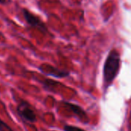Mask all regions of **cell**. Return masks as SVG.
<instances>
[{
  "label": "cell",
  "instance_id": "obj_2",
  "mask_svg": "<svg viewBox=\"0 0 131 131\" xmlns=\"http://www.w3.org/2000/svg\"><path fill=\"white\" fill-rule=\"evenodd\" d=\"M21 13L23 15L24 19L28 26L33 28H36L43 33H48V27L45 23L36 15L32 13L28 9L23 8H21Z\"/></svg>",
  "mask_w": 131,
  "mask_h": 131
},
{
  "label": "cell",
  "instance_id": "obj_5",
  "mask_svg": "<svg viewBox=\"0 0 131 131\" xmlns=\"http://www.w3.org/2000/svg\"><path fill=\"white\" fill-rule=\"evenodd\" d=\"M71 109V111L74 112V113H75V114H77L78 115H82V114H85V113H84V111H83V109H81L79 106H78V105H74V104H70V103H65Z\"/></svg>",
  "mask_w": 131,
  "mask_h": 131
},
{
  "label": "cell",
  "instance_id": "obj_4",
  "mask_svg": "<svg viewBox=\"0 0 131 131\" xmlns=\"http://www.w3.org/2000/svg\"><path fill=\"white\" fill-rule=\"evenodd\" d=\"M38 68L44 74L58 78H63L68 77L70 75V72L67 71L60 70L50 64H41Z\"/></svg>",
  "mask_w": 131,
  "mask_h": 131
},
{
  "label": "cell",
  "instance_id": "obj_7",
  "mask_svg": "<svg viewBox=\"0 0 131 131\" xmlns=\"http://www.w3.org/2000/svg\"><path fill=\"white\" fill-rule=\"evenodd\" d=\"M64 131H85L83 129H81L77 127L71 126V125H65L64 127Z\"/></svg>",
  "mask_w": 131,
  "mask_h": 131
},
{
  "label": "cell",
  "instance_id": "obj_1",
  "mask_svg": "<svg viewBox=\"0 0 131 131\" xmlns=\"http://www.w3.org/2000/svg\"><path fill=\"white\" fill-rule=\"evenodd\" d=\"M121 55L116 49H112L108 54L104 65V81L105 87L111 84L117 76L121 67Z\"/></svg>",
  "mask_w": 131,
  "mask_h": 131
},
{
  "label": "cell",
  "instance_id": "obj_3",
  "mask_svg": "<svg viewBox=\"0 0 131 131\" xmlns=\"http://www.w3.org/2000/svg\"><path fill=\"white\" fill-rule=\"evenodd\" d=\"M16 111L18 116L25 122L35 123L37 121L36 113L34 111L32 106L26 101H21L17 107Z\"/></svg>",
  "mask_w": 131,
  "mask_h": 131
},
{
  "label": "cell",
  "instance_id": "obj_6",
  "mask_svg": "<svg viewBox=\"0 0 131 131\" xmlns=\"http://www.w3.org/2000/svg\"><path fill=\"white\" fill-rule=\"evenodd\" d=\"M0 131H14L6 123L0 119Z\"/></svg>",
  "mask_w": 131,
  "mask_h": 131
},
{
  "label": "cell",
  "instance_id": "obj_8",
  "mask_svg": "<svg viewBox=\"0 0 131 131\" xmlns=\"http://www.w3.org/2000/svg\"><path fill=\"white\" fill-rule=\"evenodd\" d=\"M12 2V0H0L1 5H8Z\"/></svg>",
  "mask_w": 131,
  "mask_h": 131
}]
</instances>
